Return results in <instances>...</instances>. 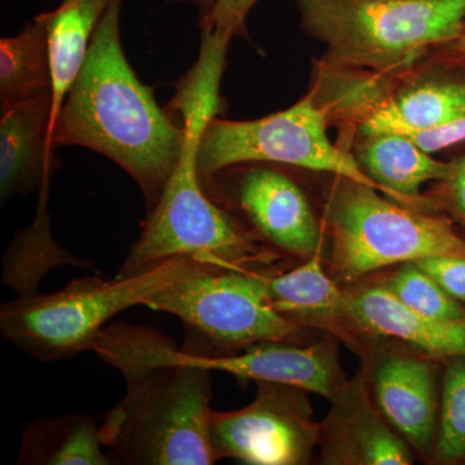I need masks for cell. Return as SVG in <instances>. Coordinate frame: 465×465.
Instances as JSON below:
<instances>
[{"mask_svg":"<svg viewBox=\"0 0 465 465\" xmlns=\"http://www.w3.org/2000/svg\"><path fill=\"white\" fill-rule=\"evenodd\" d=\"M91 351L115 367L124 399L100 424L113 461L127 465H211L213 370L150 327L125 322L104 327Z\"/></svg>","mask_w":465,"mask_h":465,"instance_id":"cell-1","label":"cell"},{"mask_svg":"<svg viewBox=\"0 0 465 465\" xmlns=\"http://www.w3.org/2000/svg\"><path fill=\"white\" fill-rule=\"evenodd\" d=\"M124 0H113L51 127L52 149L81 146L112 159L154 208L183 153V130L140 82L122 45Z\"/></svg>","mask_w":465,"mask_h":465,"instance_id":"cell-2","label":"cell"},{"mask_svg":"<svg viewBox=\"0 0 465 465\" xmlns=\"http://www.w3.org/2000/svg\"><path fill=\"white\" fill-rule=\"evenodd\" d=\"M183 153L161 198L146 215L118 275L130 277L173 258L231 271H274L277 251L251 235L202 185L197 154L213 113L200 103L179 109Z\"/></svg>","mask_w":465,"mask_h":465,"instance_id":"cell-3","label":"cell"},{"mask_svg":"<svg viewBox=\"0 0 465 465\" xmlns=\"http://www.w3.org/2000/svg\"><path fill=\"white\" fill-rule=\"evenodd\" d=\"M305 32L324 61L403 75L434 45L465 30V0H298Z\"/></svg>","mask_w":465,"mask_h":465,"instance_id":"cell-4","label":"cell"},{"mask_svg":"<svg viewBox=\"0 0 465 465\" xmlns=\"http://www.w3.org/2000/svg\"><path fill=\"white\" fill-rule=\"evenodd\" d=\"M204 266L213 265L173 258L130 277L90 275L56 292L17 296L0 308V331L35 360H65L90 351L97 333L116 314L145 305L159 290Z\"/></svg>","mask_w":465,"mask_h":465,"instance_id":"cell-5","label":"cell"},{"mask_svg":"<svg viewBox=\"0 0 465 465\" xmlns=\"http://www.w3.org/2000/svg\"><path fill=\"white\" fill-rule=\"evenodd\" d=\"M378 192L338 176L326 210L333 280L354 282L430 256L465 258V241L449 220L393 203Z\"/></svg>","mask_w":465,"mask_h":465,"instance_id":"cell-6","label":"cell"},{"mask_svg":"<svg viewBox=\"0 0 465 465\" xmlns=\"http://www.w3.org/2000/svg\"><path fill=\"white\" fill-rule=\"evenodd\" d=\"M277 271V269H274ZM204 266L159 290L145 307L182 320L185 344L202 356H226L260 341H298L302 326L269 296V273Z\"/></svg>","mask_w":465,"mask_h":465,"instance_id":"cell-7","label":"cell"},{"mask_svg":"<svg viewBox=\"0 0 465 465\" xmlns=\"http://www.w3.org/2000/svg\"><path fill=\"white\" fill-rule=\"evenodd\" d=\"M330 119L313 88L291 108L253 119L213 118L198 146L201 182L224 168L277 163L330 173L382 189L362 170L353 152L335 145L327 134Z\"/></svg>","mask_w":465,"mask_h":465,"instance_id":"cell-8","label":"cell"},{"mask_svg":"<svg viewBox=\"0 0 465 465\" xmlns=\"http://www.w3.org/2000/svg\"><path fill=\"white\" fill-rule=\"evenodd\" d=\"M255 400L235 411L210 416V440L217 460L250 465L311 463L320 442L307 391L278 382L256 381Z\"/></svg>","mask_w":465,"mask_h":465,"instance_id":"cell-9","label":"cell"},{"mask_svg":"<svg viewBox=\"0 0 465 465\" xmlns=\"http://www.w3.org/2000/svg\"><path fill=\"white\" fill-rule=\"evenodd\" d=\"M231 197L265 246L308 259L322 250V229L302 188L282 171L265 166L241 170Z\"/></svg>","mask_w":465,"mask_h":465,"instance_id":"cell-10","label":"cell"},{"mask_svg":"<svg viewBox=\"0 0 465 465\" xmlns=\"http://www.w3.org/2000/svg\"><path fill=\"white\" fill-rule=\"evenodd\" d=\"M365 372L347 381L321 421V460L329 465L412 464L411 450L367 387Z\"/></svg>","mask_w":465,"mask_h":465,"instance_id":"cell-11","label":"cell"},{"mask_svg":"<svg viewBox=\"0 0 465 465\" xmlns=\"http://www.w3.org/2000/svg\"><path fill=\"white\" fill-rule=\"evenodd\" d=\"M189 351L213 371L226 372L241 381L290 385L330 401L338 396L348 381L339 361L338 347L327 338L308 347L296 341H260L242 349L241 353L226 356H202Z\"/></svg>","mask_w":465,"mask_h":465,"instance_id":"cell-12","label":"cell"},{"mask_svg":"<svg viewBox=\"0 0 465 465\" xmlns=\"http://www.w3.org/2000/svg\"><path fill=\"white\" fill-rule=\"evenodd\" d=\"M341 318L360 331L397 339L427 356L465 357V320L425 316L407 307L382 284L344 291Z\"/></svg>","mask_w":465,"mask_h":465,"instance_id":"cell-13","label":"cell"},{"mask_svg":"<svg viewBox=\"0 0 465 465\" xmlns=\"http://www.w3.org/2000/svg\"><path fill=\"white\" fill-rule=\"evenodd\" d=\"M436 388L432 363L400 351L382 356L372 374L376 405L403 440L423 455L436 443Z\"/></svg>","mask_w":465,"mask_h":465,"instance_id":"cell-14","label":"cell"},{"mask_svg":"<svg viewBox=\"0 0 465 465\" xmlns=\"http://www.w3.org/2000/svg\"><path fill=\"white\" fill-rule=\"evenodd\" d=\"M52 94L3 110L0 119V200L41 192L57 163L51 146Z\"/></svg>","mask_w":465,"mask_h":465,"instance_id":"cell-15","label":"cell"},{"mask_svg":"<svg viewBox=\"0 0 465 465\" xmlns=\"http://www.w3.org/2000/svg\"><path fill=\"white\" fill-rule=\"evenodd\" d=\"M353 154L385 195L410 208H415L425 183L439 182L449 170V163L402 134H361Z\"/></svg>","mask_w":465,"mask_h":465,"instance_id":"cell-16","label":"cell"},{"mask_svg":"<svg viewBox=\"0 0 465 465\" xmlns=\"http://www.w3.org/2000/svg\"><path fill=\"white\" fill-rule=\"evenodd\" d=\"M113 0H63L36 16L47 33L52 67V124L84 66L94 34Z\"/></svg>","mask_w":465,"mask_h":465,"instance_id":"cell-17","label":"cell"},{"mask_svg":"<svg viewBox=\"0 0 465 465\" xmlns=\"http://www.w3.org/2000/svg\"><path fill=\"white\" fill-rule=\"evenodd\" d=\"M465 115V84L430 81L394 91L358 127L360 134H411Z\"/></svg>","mask_w":465,"mask_h":465,"instance_id":"cell-18","label":"cell"},{"mask_svg":"<svg viewBox=\"0 0 465 465\" xmlns=\"http://www.w3.org/2000/svg\"><path fill=\"white\" fill-rule=\"evenodd\" d=\"M100 424L87 414L34 419L24 428L17 464L110 465Z\"/></svg>","mask_w":465,"mask_h":465,"instance_id":"cell-19","label":"cell"},{"mask_svg":"<svg viewBox=\"0 0 465 465\" xmlns=\"http://www.w3.org/2000/svg\"><path fill=\"white\" fill-rule=\"evenodd\" d=\"M266 284L274 308L300 326L341 318L344 291L324 271L322 250L296 268L272 272Z\"/></svg>","mask_w":465,"mask_h":465,"instance_id":"cell-20","label":"cell"},{"mask_svg":"<svg viewBox=\"0 0 465 465\" xmlns=\"http://www.w3.org/2000/svg\"><path fill=\"white\" fill-rule=\"evenodd\" d=\"M48 189L50 185L39 192L35 219L27 228L17 232L3 258V280L17 292V296L39 292L42 278L56 266L94 268L85 260L76 259L61 249L52 237Z\"/></svg>","mask_w":465,"mask_h":465,"instance_id":"cell-21","label":"cell"},{"mask_svg":"<svg viewBox=\"0 0 465 465\" xmlns=\"http://www.w3.org/2000/svg\"><path fill=\"white\" fill-rule=\"evenodd\" d=\"M52 92L47 33L34 18L16 36L0 41V110Z\"/></svg>","mask_w":465,"mask_h":465,"instance_id":"cell-22","label":"cell"},{"mask_svg":"<svg viewBox=\"0 0 465 465\" xmlns=\"http://www.w3.org/2000/svg\"><path fill=\"white\" fill-rule=\"evenodd\" d=\"M397 76L323 61L312 88L330 121L339 119L360 127L393 94V79Z\"/></svg>","mask_w":465,"mask_h":465,"instance_id":"cell-23","label":"cell"},{"mask_svg":"<svg viewBox=\"0 0 465 465\" xmlns=\"http://www.w3.org/2000/svg\"><path fill=\"white\" fill-rule=\"evenodd\" d=\"M382 286L387 287L407 307L425 316L446 321L465 320V309L460 302L450 296L414 262L401 265Z\"/></svg>","mask_w":465,"mask_h":465,"instance_id":"cell-24","label":"cell"},{"mask_svg":"<svg viewBox=\"0 0 465 465\" xmlns=\"http://www.w3.org/2000/svg\"><path fill=\"white\" fill-rule=\"evenodd\" d=\"M434 451L443 463L465 458V357L452 358L446 369Z\"/></svg>","mask_w":465,"mask_h":465,"instance_id":"cell-25","label":"cell"},{"mask_svg":"<svg viewBox=\"0 0 465 465\" xmlns=\"http://www.w3.org/2000/svg\"><path fill=\"white\" fill-rule=\"evenodd\" d=\"M414 210L446 211L465 224V155L449 163L448 173L421 194Z\"/></svg>","mask_w":465,"mask_h":465,"instance_id":"cell-26","label":"cell"},{"mask_svg":"<svg viewBox=\"0 0 465 465\" xmlns=\"http://www.w3.org/2000/svg\"><path fill=\"white\" fill-rule=\"evenodd\" d=\"M191 2L200 11L201 30H215L234 38L244 34L247 15L259 0H180Z\"/></svg>","mask_w":465,"mask_h":465,"instance_id":"cell-27","label":"cell"},{"mask_svg":"<svg viewBox=\"0 0 465 465\" xmlns=\"http://www.w3.org/2000/svg\"><path fill=\"white\" fill-rule=\"evenodd\" d=\"M414 264L433 278L450 296L458 302H465V258L430 256Z\"/></svg>","mask_w":465,"mask_h":465,"instance_id":"cell-28","label":"cell"},{"mask_svg":"<svg viewBox=\"0 0 465 465\" xmlns=\"http://www.w3.org/2000/svg\"><path fill=\"white\" fill-rule=\"evenodd\" d=\"M406 136L430 154L440 152L465 142V115L434 130L421 131V133L406 134Z\"/></svg>","mask_w":465,"mask_h":465,"instance_id":"cell-29","label":"cell"},{"mask_svg":"<svg viewBox=\"0 0 465 465\" xmlns=\"http://www.w3.org/2000/svg\"><path fill=\"white\" fill-rule=\"evenodd\" d=\"M450 50L457 52V54H463L465 56V30L457 39H454L451 43H449Z\"/></svg>","mask_w":465,"mask_h":465,"instance_id":"cell-30","label":"cell"}]
</instances>
